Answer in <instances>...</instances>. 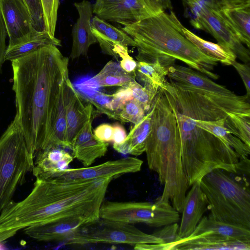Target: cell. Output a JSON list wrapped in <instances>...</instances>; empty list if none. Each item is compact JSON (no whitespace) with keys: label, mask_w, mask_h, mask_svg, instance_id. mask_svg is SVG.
<instances>
[{"label":"cell","mask_w":250,"mask_h":250,"mask_svg":"<svg viewBox=\"0 0 250 250\" xmlns=\"http://www.w3.org/2000/svg\"><path fill=\"white\" fill-rule=\"evenodd\" d=\"M183 25L174 14L164 10L124 26L122 30L129 35L137 49V61L153 62L159 61L170 67L178 60L204 75L216 80L212 72L218 62L200 51L182 34Z\"/></svg>","instance_id":"cell-5"},{"label":"cell","mask_w":250,"mask_h":250,"mask_svg":"<svg viewBox=\"0 0 250 250\" xmlns=\"http://www.w3.org/2000/svg\"><path fill=\"white\" fill-rule=\"evenodd\" d=\"M143 163L136 157H127L92 167L67 168L49 180H87L108 177L114 179L124 174L140 171Z\"/></svg>","instance_id":"cell-13"},{"label":"cell","mask_w":250,"mask_h":250,"mask_svg":"<svg viewBox=\"0 0 250 250\" xmlns=\"http://www.w3.org/2000/svg\"><path fill=\"white\" fill-rule=\"evenodd\" d=\"M126 86L131 90L134 99L143 106L146 112H148L156 94L147 89L136 80L131 81Z\"/></svg>","instance_id":"cell-35"},{"label":"cell","mask_w":250,"mask_h":250,"mask_svg":"<svg viewBox=\"0 0 250 250\" xmlns=\"http://www.w3.org/2000/svg\"><path fill=\"white\" fill-rule=\"evenodd\" d=\"M21 0L31 15L35 29L39 31H44L43 15L41 0Z\"/></svg>","instance_id":"cell-36"},{"label":"cell","mask_w":250,"mask_h":250,"mask_svg":"<svg viewBox=\"0 0 250 250\" xmlns=\"http://www.w3.org/2000/svg\"><path fill=\"white\" fill-rule=\"evenodd\" d=\"M240 76L246 89V96L250 98V67L249 64L241 63L236 61L232 63Z\"/></svg>","instance_id":"cell-39"},{"label":"cell","mask_w":250,"mask_h":250,"mask_svg":"<svg viewBox=\"0 0 250 250\" xmlns=\"http://www.w3.org/2000/svg\"><path fill=\"white\" fill-rule=\"evenodd\" d=\"M127 47L116 44L114 46L113 51L121 59L119 63L121 67L129 73L135 74L137 62L129 55Z\"/></svg>","instance_id":"cell-37"},{"label":"cell","mask_w":250,"mask_h":250,"mask_svg":"<svg viewBox=\"0 0 250 250\" xmlns=\"http://www.w3.org/2000/svg\"><path fill=\"white\" fill-rule=\"evenodd\" d=\"M91 26L92 32L99 43L102 51L117 61H119V57L113 51L115 44L135 47L133 40L125 32L97 16L92 19Z\"/></svg>","instance_id":"cell-22"},{"label":"cell","mask_w":250,"mask_h":250,"mask_svg":"<svg viewBox=\"0 0 250 250\" xmlns=\"http://www.w3.org/2000/svg\"><path fill=\"white\" fill-rule=\"evenodd\" d=\"M16 114L28 149L35 158L51 137L68 59L57 46L41 48L11 61Z\"/></svg>","instance_id":"cell-1"},{"label":"cell","mask_w":250,"mask_h":250,"mask_svg":"<svg viewBox=\"0 0 250 250\" xmlns=\"http://www.w3.org/2000/svg\"><path fill=\"white\" fill-rule=\"evenodd\" d=\"M168 77L208 97L229 113L250 114L249 99L239 96L224 85L192 68L173 64L168 68Z\"/></svg>","instance_id":"cell-10"},{"label":"cell","mask_w":250,"mask_h":250,"mask_svg":"<svg viewBox=\"0 0 250 250\" xmlns=\"http://www.w3.org/2000/svg\"><path fill=\"white\" fill-rule=\"evenodd\" d=\"M93 133L101 141L106 143L111 142L113 138V126L107 123L102 124L94 130Z\"/></svg>","instance_id":"cell-40"},{"label":"cell","mask_w":250,"mask_h":250,"mask_svg":"<svg viewBox=\"0 0 250 250\" xmlns=\"http://www.w3.org/2000/svg\"><path fill=\"white\" fill-rule=\"evenodd\" d=\"M162 89L177 120L189 187L217 168L237 173L240 157L229 145L196 124L188 90L171 80L166 81Z\"/></svg>","instance_id":"cell-3"},{"label":"cell","mask_w":250,"mask_h":250,"mask_svg":"<svg viewBox=\"0 0 250 250\" xmlns=\"http://www.w3.org/2000/svg\"><path fill=\"white\" fill-rule=\"evenodd\" d=\"M205 232L250 242V229L224 223L206 216L201 218L194 231L189 236Z\"/></svg>","instance_id":"cell-27"},{"label":"cell","mask_w":250,"mask_h":250,"mask_svg":"<svg viewBox=\"0 0 250 250\" xmlns=\"http://www.w3.org/2000/svg\"><path fill=\"white\" fill-rule=\"evenodd\" d=\"M152 109L151 107L144 117L130 130L125 141L118 145H113L114 149L122 154L134 156L141 155L146 150L147 139L149 134Z\"/></svg>","instance_id":"cell-23"},{"label":"cell","mask_w":250,"mask_h":250,"mask_svg":"<svg viewBox=\"0 0 250 250\" xmlns=\"http://www.w3.org/2000/svg\"><path fill=\"white\" fill-rule=\"evenodd\" d=\"M54 45H61V41L55 37H52L46 31L35 30L21 42L7 47L5 61H12L24 56L44 46Z\"/></svg>","instance_id":"cell-25"},{"label":"cell","mask_w":250,"mask_h":250,"mask_svg":"<svg viewBox=\"0 0 250 250\" xmlns=\"http://www.w3.org/2000/svg\"><path fill=\"white\" fill-rule=\"evenodd\" d=\"M191 8H197L202 2V0H184Z\"/></svg>","instance_id":"cell-44"},{"label":"cell","mask_w":250,"mask_h":250,"mask_svg":"<svg viewBox=\"0 0 250 250\" xmlns=\"http://www.w3.org/2000/svg\"><path fill=\"white\" fill-rule=\"evenodd\" d=\"M183 35L200 51L222 63L230 65L236 61V55L229 49L218 43L206 41L182 26Z\"/></svg>","instance_id":"cell-28"},{"label":"cell","mask_w":250,"mask_h":250,"mask_svg":"<svg viewBox=\"0 0 250 250\" xmlns=\"http://www.w3.org/2000/svg\"><path fill=\"white\" fill-rule=\"evenodd\" d=\"M74 5L78 11L79 18L72 31V46L70 54L72 60L87 56L90 45L97 42L91 30L93 8L91 3L83 0Z\"/></svg>","instance_id":"cell-16"},{"label":"cell","mask_w":250,"mask_h":250,"mask_svg":"<svg viewBox=\"0 0 250 250\" xmlns=\"http://www.w3.org/2000/svg\"><path fill=\"white\" fill-rule=\"evenodd\" d=\"M7 32L0 13V73L2 64L5 61V55L6 50V38Z\"/></svg>","instance_id":"cell-41"},{"label":"cell","mask_w":250,"mask_h":250,"mask_svg":"<svg viewBox=\"0 0 250 250\" xmlns=\"http://www.w3.org/2000/svg\"><path fill=\"white\" fill-rule=\"evenodd\" d=\"M112 178L87 180L36 179L23 200L12 201L0 212V241L19 230L59 219L80 217L90 223L99 212Z\"/></svg>","instance_id":"cell-2"},{"label":"cell","mask_w":250,"mask_h":250,"mask_svg":"<svg viewBox=\"0 0 250 250\" xmlns=\"http://www.w3.org/2000/svg\"><path fill=\"white\" fill-rule=\"evenodd\" d=\"M113 135L112 142L113 145H118L123 143L125 140L127 134L125 128L119 124L113 125Z\"/></svg>","instance_id":"cell-42"},{"label":"cell","mask_w":250,"mask_h":250,"mask_svg":"<svg viewBox=\"0 0 250 250\" xmlns=\"http://www.w3.org/2000/svg\"><path fill=\"white\" fill-rule=\"evenodd\" d=\"M135 74L125 71L117 62H107L92 80L100 87L124 86L136 80Z\"/></svg>","instance_id":"cell-29"},{"label":"cell","mask_w":250,"mask_h":250,"mask_svg":"<svg viewBox=\"0 0 250 250\" xmlns=\"http://www.w3.org/2000/svg\"><path fill=\"white\" fill-rule=\"evenodd\" d=\"M0 13L9 38L8 46L21 42L36 30L21 0H0Z\"/></svg>","instance_id":"cell-15"},{"label":"cell","mask_w":250,"mask_h":250,"mask_svg":"<svg viewBox=\"0 0 250 250\" xmlns=\"http://www.w3.org/2000/svg\"><path fill=\"white\" fill-rule=\"evenodd\" d=\"M100 218L133 224L143 223L160 227L178 223L179 212L168 201L159 197L154 203L148 202H112L102 203Z\"/></svg>","instance_id":"cell-8"},{"label":"cell","mask_w":250,"mask_h":250,"mask_svg":"<svg viewBox=\"0 0 250 250\" xmlns=\"http://www.w3.org/2000/svg\"><path fill=\"white\" fill-rule=\"evenodd\" d=\"M191 25L211 34L218 43L232 51L245 63L250 62V52L239 40L220 14L217 6L209 1L203 2L197 7Z\"/></svg>","instance_id":"cell-11"},{"label":"cell","mask_w":250,"mask_h":250,"mask_svg":"<svg viewBox=\"0 0 250 250\" xmlns=\"http://www.w3.org/2000/svg\"><path fill=\"white\" fill-rule=\"evenodd\" d=\"M200 183L209 217L250 229V193L246 184L218 168L205 175Z\"/></svg>","instance_id":"cell-6"},{"label":"cell","mask_w":250,"mask_h":250,"mask_svg":"<svg viewBox=\"0 0 250 250\" xmlns=\"http://www.w3.org/2000/svg\"><path fill=\"white\" fill-rule=\"evenodd\" d=\"M169 67L159 61L153 62L137 61L135 79L143 86L156 94L164 85Z\"/></svg>","instance_id":"cell-26"},{"label":"cell","mask_w":250,"mask_h":250,"mask_svg":"<svg viewBox=\"0 0 250 250\" xmlns=\"http://www.w3.org/2000/svg\"><path fill=\"white\" fill-rule=\"evenodd\" d=\"M146 113L143 106L134 99L125 104L118 111L115 120L136 124Z\"/></svg>","instance_id":"cell-32"},{"label":"cell","mask_w":250,"mask_h":250,"mask_svg":"<svg viewBox=\"0 0 250 250\" xmlns=\"http://www.w3.org/2000/svg\"><path fill=\"white\" fill-rule=\"evenodd\" d=\"M235 136L250 147V114L229 113Z\"/></svg>","instance_id":"cell-33"},{"label":"cell","mask_w":250,"mask_h":250,"mask_svg":"<svg viewBox=\"0 0 250 250\" xmlns=\"http://www.w3.org/2000/svg\"><path fill=\"white\" fill-rule=\"evenodd\" d=\"M178 250H250V242L205 232L175 241L167 248Z\"/></svg>","instance_id":"cell-17"},{"label":"cell","mask_w":250,"mask_h":250,"mask_svg":"<svg viewBox=\"0 0 250 250\" xmlns=\"http://www.w3.org/2000/svg\"><path fill=\"white\" fill-rule=\"evenodd\" d=\"M62 97L67 121V139L71 145L75 136L95 114L93 104L75 88L69 78L64 82Z\"/></svg>","instance_id":"cell-14"},{"label":"cell","mask_w":250,"mask_h":250,"mask_svg":"<svg viewBox=\"0 0 250 250\" xmlns=\"http://www.w3.org/2000/svg\"><path fill=\"white\" fill-rule=\"evenodd\" d=\"M73 157L61 147L47 148L37 152L32 172L36 179H51L68 168Z\"/></svg>","instance_id":"cell-21"},{"label":"cell","mask_w":250,"mask_h":250,"mask_svg":"<svg viewBox=\"0 0 250 250\" xmlns=\"http://www.w3.org/2000/svg\"><path fill=\"white\" fill-rule=\"evenodd\" d=\"M164 7V9L171 8L170 0H157Z\"/></svg>","instance_id":"cell-45"},{"label":"cell","mask_w":250,"mask_h":250,"mask_svg":"<svg viewBox=\"0 0 250 250\" xmlns=\"http://www.w3.org/2000/svg\"><path fill=\"white\" fill-rule=\"evenodd\" d=\"M112 95L118 111L125 104L134 99L131 90L126 85L121 86Z\"/></svg>","instance_id":"cell-38"},{"label":"cell","mask_w":250,"mask_h":250,"mask_svg":"<svg viewBox=\"0 0 250 250\" xmlns=\"http://www.w3.org/2000/svg\"><path fill=\"white\" fill-rule=\"evenodd\" d=\"M218 8L235 7L250 4V0H210Z\"/></svg>","instance_id":"cell-43"},{"label":"cell","mask_w":250,"mask_h":250,"mask_svg":"<svg viewBox=\"0 0 250 250\" xmlns=\"http://www.w3.org/2000/svg\"><path fill=\"white\" fill-rule=\"evenodd\" d=\"M150 131L145 152L149 168L164 186L160 198L182 213L188 182L183 167L180 132L175 114L162 89L153 99Z\"/></svg>","instance_id":"cell-4"},{"label":"cell","mask_w":250,"mask_h":250,"mask_svg":"<svg viewBox=\"0 0 250 250\" xmlns=\"http://www.w3.org/2000/svg\"><path fill=\"white\" fill-rule=\"evenodd\" d=\"M227 23L239 40L250 47V4L218 8Z\"/></svg>","instance_id":"cell-24"},{"label":"cell","mask_w":250,"mask_h":250,"mask_svg":"<svg viewBox=\"0 0 250 250\" xmlns=\"http://www.w3.org/2000/svg\"><path fill=\"white\" fill-rule=\"evenodd\" d=\"M63 242L66 245L107 243L134 246L141 244H162L163 241L132 224L100 218L80 227Z\"/></svg>","instance_id":"cell-9"},{"label":"cell","mask_w":250,"mask_h":250,"mask_svg":"<svg viewBox=\"0 0 250 250\" xmlns=\"http://www.w3.org/2000/svg\"><path fill=\"white\" fill-rule=\"evenodd\" d=\"M191 187L186 194L182 212L177 233L179 240L192 234L208 209L207 201L202 190L200 181L195 182Z\"/></svg>","instance_id":"cell-18"},{"label":"cell","mask_w":250,"mask_h":250,"mask_svg":"<svg viewBox=\"0 0 250 250\" xmlns=\"http://www.w3.org/2000/svg\"><path fill=\"white\" fill-rule=\"evenodd\" d=\"M45 30L52 37L55 32L57 20L59 0H41Z\"/></svg>","instance_id":"cell-34"},{"label":"cell","mask_w":250,"mask_h":250,"mask_svg":"<svg viewBox=\"0 0 250 250\" xmlns=\"http://www.w3.org/2000/svg\"><path fill=\"white\" fill-rule=\"evenodd\" d=\"M100 114L115 120L117 109L112 94L95 91L87 99Z\"/></svg>","instance_id":"cell-31"},{"label":"cell","mask_w":250,"mask_h":250,"mask_svg":"<svg viewBox=\"0 0 250 250\" xmlns=\"http://www.w3.org/2000/svg\"><path fill=\"white\" fill-rule=\"evenodd\" d=\"M178 228L177 223L165 226L163 229L152 233L162 240V244H138L134 249L136 250H167L170 244L179 240L177 234Z\"/></svg>","instance_id":"cell-30"},{"label":"cell","mask_w":250,"mask_h":250,"mask_svg":"<svg viewBox=\"0 0 250 250\" xmlns=\"http://www.w3.org/2000/svg\"><path fill=\"white\" fill-rule=\"evenodd\" d=\"M93 13L107 21L132 24L164 11L157 0H96Z\"/></svg>","instance_id":"cell-12"},{"label":"cell","mask_w":250,"mask_h":250,"mask_svg":"<svg viewBox=\"0 0 250 250\" xmlns=\"http://www.w3.org/2000/svg\"><path fill=\"white\" fill-rule=\"evenodd\" d=\"M34 161L15 115L0 137V212L12 201L27 173L32 171Z\"/></svg>","instance_id":"cell-7"},{"label":"cell","mask_w":250,"mask_h":250,"mask_svg":"<svg viewBox=\"0 0 250 250\" xmlns=\"http://www.w3.org/2000/svg\"><path fill=\"white\" fill-rule=\"evenodd\" d=\"M89 223L82 218L71 217L27 227L24 233L38 241H64L78 229Z\"/></svg>","instance_id":"cell-19"},{"label":"cell","mask_w":250,"mask_h":250,"mask_svg":"<svg viewBox=\"0 0 250 250\" xmlns=\"http://www.w3.org/2000/svg\"><path fill=\"white\" fill-rule=\"evenodd\" d=\"M92 122L89 121L79 130L71 144L72 155L84 167L90 166L107 151L108 143L99 140L92 132Z\"/></svg>","instance_id":"cell-20"}]
</instances>
